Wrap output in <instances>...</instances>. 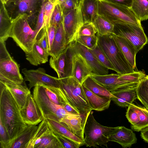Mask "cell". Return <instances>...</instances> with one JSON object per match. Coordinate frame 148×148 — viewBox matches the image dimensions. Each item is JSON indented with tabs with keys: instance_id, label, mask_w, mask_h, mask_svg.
<instances>
[{
	"instance_id": "f6af8a7d",
	"label": "cell",
	"mask_w": 148,
	"mask_h": 148,
	"mask_svg": "<svg viewBox=\"0 0 148 148\" xmlns=\"http://www.w3.org/2000/svg\"><path fill=\"white\" fill-rule=\"evenodd\" d=\"M97 33V31L92 22H84L80 27L77 37L92 36L96 35Z\"/></svg>"
},
{
	"instance_id": "ac0fdd59",
	"label": "cell",
	"mask_w": 148,
	"mask_h": 148,
	"mask_svg": "<svg viewBox=\"0 0 148 148\" xmlns=\"http://www.w3.org/2000/svg\"><path fill=\"white\" fill-rule=\"evenodd\" d=\"M109 141L116 142L123 148H130L137 142V139L132 130L124 126H119L116 132L108 138Z\"/></svg>"
},
{
	"instance_id": "9a60e30c",
	"label": "cell",
	"mask_w": 148,
	"mask_h": 148,
	"mask_svg": "<svg viewBox=\"0 0 148 148\" xmlns=\"http://www.w3.org/2000/svg\"><path fill=\"white\" fill-rule=\"evenodd\" d=\"M24 122L27 125H36L41 122L44 118L33 95H29L25 105L20 110Z\"/></svg>"
},
{
	"instance_id": "4fadbf2b",
	"label": "cell",
	"mask_w": 148,
	"mask_h": 148,
	"mask_svg": "<svg viewBox=\"0 0 148 148\" xmlns=\"http://www.w3.org/2000/svg\"><path fill=\"white\" fill-rule=\"evenodd\" d=\"M0 78L18 84H23L24 79L20 73L19 65L10 55L0 59Z\"/></svg>"
},
{
	"instance_id": "5b68a950",
	"label": "cell",
	"mask_w": 148,
	"mask_h": 148,
	"mask_svg": "<svg viewBox=\"0 0 148 148\" xmlns=\"http://www.w3.org/2000/svg\"><path fill=\"white\" fill-rule=\"evenodd\" d=\"M97 35L98 46L112 64L117 73L125 74L135 71L122 53L112 34L103 36Z\"/></svg>"
},
{
	"instance_id": "d4e9b609",
	"label": "cell",
	"mask_w": 148,
	"mask_h": 148,
	"mask_svg": "<svg viewBox=\"0 0 148 148\" xmlns=\"http://www.w3.org/2000/svg\"><path fill=\"white\" fill-rule=\"evenodd\" d=\"M25 54L26 60L31 64L35 66L47 62L48 57L49 56V54L40 46L37 40L32 50Z\"/></svg>"
},
{
	"instance_id": "4dcf8cb0",
	"label": "cell",
	"mask_w": 148,
	"mask_h": 148,
	"mask_svg": "<svg viewBox=\"0 0 148 148\" xmlns=\"http://www.w3.org/2000/svg\"><path fill=\"white\" fill-rule=\"evenodd\" d=\"M35 148H64V147L58 137L50 129Z\"/></svg>"
},
{
	"instance_id": "1f68e13d",
	"label": "cell",
	"mask_w": 148,
	"mask_h": 148,
	"mask_svg": "<svg viewBox=\"0 0 148 148\" xmlns=\"http://www.w3.org/2000/svg\"><path fill=\"white\" fill-rule=\"evenodd\" d=\"M82 85L99 96L110 98L115 97L110 92L95 81L90 76L86 79Z\"/></svg>"
},
{
	"instance_id": "f1b7e54d",
	"label": "cell",
	"mask_w": 148,
	"mask_h": 148,
	"mask_svg": "<svg viewBox=\"0 0 148 148\" xmlns=\"http://www.w3.org/2000/svg\"><path fill=\"white\" fill-rule=\"evenodd\" d=\"M38 128L36 125H28L14 141L11 148H25Z\"/></svg>"
},
{
	"instance_id": "11a10c76",
	"label": "cell",
	"mask_w": 148,
	"mask_h": 148,
	"mask_svg": "<svg viewBox=\"0 0 148 148\" xmlns=\"http://www.w3.org/2000/svg\"><path fill=\"white\" fill-rule=\"evenodd\" d=\"M13 0H1V3L5 5L10 3Z\"/></svg>"
},
{
	"instance_id": "74e56055",
	"label": "cell",
	"mask_w": 148,
	"mask_h": 148,
	"mask_svg": "<svg viewBox=\"0 0 148 148\" xmlns=\"http://www.w3.org/2000/svg\"><path fill=\"white\" fill-rule=\"evenodd\" d=\"M145 73L142 71H134L125 74H119L118 79L130 83H139L145 76Z\"/></svg>"
},
{
	"instance_id": "cb8c5ba5",
	"label": "cell",
	"mask_w": 148,
	"mask_h": 148,
	"mask_svg": "<svg viewBox=\"0 0 148 148\" xmlns=\"http://www.w3.org/2000/svg\"><path fill=\"white\" fill-rule=\"evenodd\" d=\"M84 22H92L98 14L99 0H79Z\"/></svg>"
},
{
	"instance_id": "5bb4252c",
	"label": "cell",
	"mask_w": 148,
	"mask_h": 148,
	"mask_svg": "<svg viewBox=\"0 0 148 148\" xmlns=\"http://www.w3.org/2000/svg\"><path fill=\"white\" fill-rule=\"evenodd\" d=\"M119 74L105 75H92L91 77L108 91L111 92L127 88L137 87L139 83L123 81L118 79Z\"/></svg>"
},
{
	"instance_id": "7a4b0ae2",
	"label": "cell",
	"mask_w": 148,
	"mask_h": 148,
	"mask_svg": "<svg viewBox=\"0 0 148 148\" xmlns=\"http://www.w3.org/2000/svg\"><path fill=\"white\" fill-rule=\"evenodd\" d=\"M29 16L20 14L12 19L8 34L25 53L31 51L37 39L36 31L30 26L28 20Z\"/></svg>"
},
{
	"instance_id": "7402d4cb",
	"label": "cell",
	"mask_w": 148,
	"mask_h": 148,
	"mask_svg": "<svg viewBox=\"0 0 148 148\" xmlns=\"http://www.w3.org/2000/svg\"><path fill=\"white\" fill-rule=\"evenodd\" d=\"M49 128L56 135L62 136L74 143L78 147L84 145V141L73 134L62 125L50 119H46Z\"/></svg>"
},
{
	"instance_id": "d590c367",
	"label": "cell",
	"mask_w": 148,
	"mask_h": 148,
	"mask_svg": "<svg viewBox=\"0 0 148 148\" xmlns=\"http://www.w3.org/2000/svg\"><path fill=\"white\" fill-rule=\"evenodd\" d=\"M138 114L139 121L132 129L139 132L148 128V109L146 108L134 104Z\"/></svg>"
},
{
	"instance_id": "6f0895ef",
	"label": "cell",
	"mask_w": 148,
	"mask_h": 148,
	"mask_svg": "<svg viewBox=\"0 0 148 148\" xmlns=\"http://www.w3.org/2000/svg\"><path fill=\"white\" fill-rule=\"evenodd\" d=\"M48 1L52 2L53 3H55L57 2L58 0H48Z\"/></svg>"
},
{
	"instance_id": "2e32d148",
	"label": "cell",
	"mask_w": 148,
	"mask_h": 148,
	"mask_svg": "<svg viewBox=\"0 0 148 148\" xmlns=\"http://www.w3.org/2000/svg\"><path fill=\"white\" fill-rule=\"evenodd\" d=\"M87 116L80 114L67 116L60 119L59 122L84 141V129Z\"/></svg>"
},
{
	"instance_id": "44dd1931",
	"label": "cell",
	"mask_w": 148,
	"mask_h": 148,
	"mask_svg": "<svg viewBox=\"0 0 148 148\" xmlns=\"http://www.w3.org/2000/svg\"><path fill=\"white\" fill-rule=\"evenodd\" d=\"M137 87L111 92V93L115 97H112L110 99L116 105L120 107H128L137 98Z\"/></svg>"
},
{
	"instance_id": "484cf974",
	"label": "cell",
	"mask_w": 148,
	"mask_h": 148,
	"mask_svg": "<svg viewBox=\"0 0 148 148\" xmlns=\"http://www.w3.org/2000/svg\"><path fill=\"white\" fill-rule=\"evenodd\" d=\"M37 1L38 0H13L10 3H13L16 16L24 14L30 16L35 12Z\"/></svg>"
},
{
	"instance_id": "ee69618b",
	"label": "cell",
	"mask_w": 148,
	"mask_h": 148,
	"mask_svg": "<svg viewBox=\"0 0 148 148\" xmlns=\"http://www.w3.org/2000/svg\"><path fill=\"white\" fill-rule=\"evenodd\" d=\"M63 19L62 12L59 4L56 3L51 18L50 25L57 28Z\"/></svg>"
},
{
	"instance_id": "9f6ffc18",
	"label": "cell",
	"mask_w": 148,
	"mask_h": 148,
	"mask_svg": "<svg viewBox=\"0 0 148 148\" xmlns=\"http://www.w3.org/2000/svg\"><path fill=\"white\" fill-rule=\"evenodd\" d=\"M66 0H58L57 2L61 5L64 3Z\"/></svg>"
},
{
	"instance_id": "8992f818",
	"label": "cell",
	"mask_w": 148,
	"mask_h": 148,
	"mask_svg": "<svg viewBox=\"0 0 148 148\" xmlns=\"http://www.w3.org/2000/svg\"><path fill=\"white\" fill-rule=\"evenodd\" d=\"M98 14L105 17L113 24L123 22L142 26L141 21L130 7L106 0H99Z\"/></svg>"
},
{
	"instance_id": "83f0119b",
	"label": "cell",
	"mask_w": 148,
	"mask_h": 148,
	"mask_svg": "<svg viewBox=\"0 0 148 148\" xmlns=\"http://www.w3.org/2000/svg\"><path fill=\"white\" fill-rule=\"evenodd\" d=\"M92 23L97 31V35L103 36L113 34L114 25L103 16L98 14Z\"/></svg>"
},
{
	"instance_id": "7bdbcfd3",
	"label": "cell",
	"mask_w": 148,
	"mask_h": 148,
	"mask_svg": "<svg viewBox=\"0 0 148 148\" xmlns=\"http://www.w3.org/2000/svg\"><path fill=\"white\" fill-rule=\"evenodd\" d=\"M126 116L131 123L132 129L133 128L139 121L138 115L134 104L132 103L128 107L126 114Z\"/></svg>"
},
{
	"instance_id": "f546056e",
	"label": "cell",
	"mask_w": 148,
	"mask_h": 148,
	"mask_svg": "<svg viewBox=\"0 0 148 148\" xmlns=\"http://www.w3.org/2000/svg\"><path fill=\"white\" fill-rule=\"evenodd\" d=\"M67 47L58 58L51 56L49 60L50 67L56 72L59 79L66 77L65 69Z\"/></svg>"
},
{
	"instance_id": "7c38bea8",
	"label": "cell",
	"mask_w": 148,
	"mask_h": 148,
	"mask_svg": "<svg viewBox=\"0 0 148 148\" xmlns=\"http://www.w3.org/2000/svg\"><path fill=\"white\" fill-rule=\"evenodd\" d=\"M69 45L84 58L90 67L93 75H105L108 74L109 69L102 65L86 47L76 40Z\"/></svg>"
},
{
	"instance_id": "f907efd6",
	"label": "cell",
	"mask_w": 148,
	"mask_h": 148,
	"mask_svg": "<svg viewBox=\"0 0 148 148\" xmlns=\"http://www.w3.org/2000/svg\"><path fill=\"white\" fill-rule=\"evenodd\" d=\"M56 135L62 143L64 148H78L77 146L71 141L60 135Z\"/></svg>"
},
{
	"instance_id": "603a6c76",
	"label": "cell",
	"mask_w": 148,
	"mask_h": 148,
	"mask_svg": "<svg viewBox=\"0 0 148 148\" xmlns=\"http://www.w3.org/2000/svg\"><path fill=\"white\" fill-rule=\"evenodd\" d=\"M89 104L92 110L101 111L108 109L110 105V98L99 96L82 85Z\"/></svg>"
},
{
	"instance_id": "3957f363",
	"label": "cell",
	"mask_w": 148,
	"mask_h": 148,
	"mask_svg": "<svg viewBox=\"0 0 148 148\" xmlns=\"http://www.w3.org/2000/svg\"><path fill=\"white\" fill-rule=\"evenodd\" d=\"M58 79L60 88L69 103L80 114L87 116L92 110L86 96L82 84L74 77H66Z\"/></svg>"
},
{
	"instance_id": "7dc6e473",
	"label": "cell",
	"mask_w": 148,
	"mask_h": 148,
	"mask_svg": "<svg viewBox=\"0 0 148 148\" xmlns=\"http://www.w3.org/2000/svg\"><path fill=\"white\" fill-rule=\"evenodd\" d=\"M42 30L41 34L37 41L40 46L49 54V50L46 29L44 27Z\"/></svg>"
},
{
	"instance_id": "836d02e7",
	"label": "cell",
	"mask_w": 148,
	"mask_h": 148,
	"mask_svg": "<svg viewBox=\"0 0 148 148\" xmlns=\"http://www.w3.org/2000/svg\"><path fill=\"white\" fill-rule=\"evenodd\" d=\"M131 8L141 21L148 19V1L146 0H132Z\"/></svg>"
},
{
	"instance_id": "b9f144b4",
	"label": "cell",
	"mask_w": 148,
	"mask_h": 148,
	"mask_svg": "<svg viewBox=\"0 0 148 148\" xmlns=\"http://www.w3.org/2000/svg\"><path fill=\"white\" fill-rule=\"evenodd\" d=\"M38 85L42 86L47 97L51 101L55 104L63 106L66 104L69 103L65 102L48 86L43 84Z\"/></svg>"
},
{
	"instance_id": "52a82bcc",
	"label": "cell",
	"mask_w": 148,
	"mask_h": 148,
	"mask_svg": "<svg viewBox=\"0 0 148 148\" xmlns=\"http://www.w3.org/2000/svg\"><path fill=\"white\" fill-rule=\"evenodd\" d=\"M33 95L44 119H50L59 122V120L62 118L75 114L68 112L63 106L55 104L51 101L41 85H37L34 87Z\"/></svg>"
},
{
	"instance_id": "277c9868",
	"label": "cell",
	"mask_w": 148,
	"mask_h": 148,
	"mask_svg": "<svg viewBox=\"0 0 148 148\" xmlns=\"http://www.w3.org/2000/svg\"><path fill=\"white\" fill-rule=\"evenodd\" d=\"M93 113L92 110L87 116L84 129V145L87 147L104 145L108 147V137L116 132L119 126L102 125L96 120Z\"/></svg>"
},
{
	"instance_id": "e575fe53",
	"label": "cell",
	"mask_w": 148,
	"mask_h": 148,
	"mask_svg": "<svg viewBox=\"0 0 148 148\" xmlns=\"http://www.w3.org/2000/svg\"><path fill=\"white\" fill-rule=\"evenodd\" d=\"M137 98L148 109V75L143 78L136 88Z\"/></svg>"
},
{
	"instance_id": "d6a6232c",
	"label": "cell",
	"mask_w": 148,
	"mask_h": 148,
	"mask_svg": "<svg viewBox=\"0 0 148 148\" xmlns=\"http://www.w3.org/2000/svg\"><path fill=\"white\" fill-rule=\"evenodd\" d=\"M50 129L46 119H44L38 126V128L25 148H35L41 141L44 135Z\"/></svg>"
},
{
	"instance_id": "60d3db41",
	"label": "cell",
	"mask_w": 148,
	"mask_h": 148,
	"mask_svg": "<svg viewBox=\"0 0 148 148\" xmlns=\"http://www.w3.org/2000/svg\"><path fill=\"white\" fill-rule=\"evenodd\" d=\"M0 143L1 148H11L12 144L8 132L0 118Z\"/></svg>"
},
{
	"instance_id": "681fc988",
	"label": "cell",
	"mask_w": 148,
	"mask_h": 148,
	"mask_svg": "<svg viewBox=\"0 0 148 148\" xmlns=\"http://www.w3.org/2000/svg\"><path fill=\"white\" fill-rule=\"evenodd\" d=\"M57 29V28L55 26L51 25H50L47 29H46L49 51L51 49L54 40Z\"/></svg>"
},
{
	"instance_id": "4316f807",
	"label": "cell",
	"mask_w": 148,
	"mask_h": 148,
	"mask_svg": "<svg viewBox=\"0 0 148 148\" xmlns=\"http://www.w3.org/2000/svg\"><path fill=\"white\" fill-rule=\"evenodd\" d=\"M12 20L5 5L1 3L0 9V41L5 42L9 38L8 34Z\"/></svg>"
},
{
	"instance_id": "db71d44e",
	"label": "cell",
	"mask_w": 148,
	"mask_h": 148,
	"mask_svg": "<svg viewBox=\"0 0 148 148\" xmlns=\"http://www.w3.org/2000/svg\"><path fill=\"white\" fill-rule=\"evenodd\" d=\"M140 136L145 142L148 143V128L141 131Z\"/></svg>"
},
{
	"instance_id": "ffe728a7",
	"label": "cell",
	"mask_w": 148,
	"mask_h": 148,
	"mask_svg": "<svg viewBox=\"0 0 148 148\" xmlns=\"http://www.w3.org/2000/svg\"><path fill=\"white\" fill-rule=\"evenodd\" d=\"M68 45L62 21L57 28L54 40L49 51V56L58 58Z\"/></svg>"
},
{
	"instance_id": "680465c9",
	"label": "cell",
	"mask_w": 148,
	"mask_h": 148,
	"mask_svg": "<svg viewBox=\"0 0 148 148\" xmlns=\"http://www.w3.org/2000/svg\"><path fill=\"white\" fill-rule=\"evenodd\" d=\"M147 0L148 1V0Z\"/></svg>"
},
{
	"instance_id": "ab89813d",
	"label": "cell",
	"mask_w": 148,
	"mask_h": 148,
	"mask_svg": "<svg viewBox=\"0 0 148 148\" xmlns=\"http://www.w3.org/2000/svg\"><path fill=\"white\" fill-rule=\"evenodd\" d=\"M75 40L90 49H94L98 45V38L97 34L92 36H79Z\"/></svg>"
},
{
	"instance_id": "9c48e42d",
	"label": "cell",
	"mask_w": 148,
	"mask_h": 148,
	"mask_svg": "<svg viewBox=\"0 0 148 148\" xmlns=\"http://www.w3.org/2000/svg\"><path fill=\"white\" fill-rule=\"evenodd\" d=\"M114 25L113 34L125 38L132 43L138 52L148 42L142 27L123 22Z\"/></svg>"
},
{
	"instance_id": "30bf717a",
	"label": "cell",
	"mask_w": 148,
	"mask_h": 148,
	"mask_svg": "<svg viewBox=\"0 0 148 148\" xmlns=\"http://www.w3.org/2000/svg\"><path fill=\"white\" fill-rule=\"evenodd\" d=\"M63 23L68 45L75 40L79 29L84 23L80 7L62 12Z\"/></svg>"
},
{
	"instance_id": "6da1fadb",
	"label": "cell",
	"mask_w": 148,
	"mask_h": 148,
	"mask_svg": "<svg viewBox=\"0 0 148 148\" xmlns=\"http://www.w3.org/2000/svg\"><path fill=\"white\" fill-rule=\"evenodd\" d=\"M0 118L13 144L27 127L21 115L17 103L4 84L0 82Z\"/></svg>"
},
{
	"instance_id": "816d5d0a",
	"label": "cell",
	"mask_w": 148,
	"mask_h": 148,
	"mask_svg": "<svg viewBox=\"0 0 148 148\" xmlns=\"http://www.w3.org/2000/svg\"><path fill=\"white\" fill-rule=\"evenodd\" d=\"M109 2L114 3L123 5L129 7H131L132 0H106Z\"/></svg>"
},
{
	"instance_id": "e0dca14e",
	"label": "cell",
	"mask_w": 148,
	"mask_h": 148,
	"mask_svg": "<svg viewBox=\"0 0 148 148\" xmlns=\"http://www.w3.org/2000/svg\"><path fill=\"white\" fill-rule=\"evenodd\" d=\"M9 91L20 110L24 107L28 95L31 94L30 89L25 85L18 84L5 79L0 78Z\"/></svg>"
},
{
	"instance_id": "8d00e7d4",
	"label": "cell",
	"mask_w": 148,
	"mask_h": 148,
	"mask_svg": "<svg viewBox=\"0 0 148 148\" xmlns=\"http://www.w3.org/2000/svg\"><path fill=\"white\" fill-rule=\"evenodd\" d=\"M90 50L102 65L109 69L116 72L114 67L106 55L100 49L98 45L94 49Z\"/></svg>"
},
{
	"instance_id": "d6986e66",
	"label": "cell",
	"mask_w": 148,
	"mask_h": 148,
	"mask_svg": "<svg viewBox=\"0 0 148 148\" xmlns=\"http://www.w3.org/2000/svg\"><path fill=\"white\" fill-rule=\"evenodd\" d=\"M112 35L126 59L134 70L136 67V57L138 52L136 48L126 39L113 34Z\"/></svg>"
},
{
	"instance_id": "8fae6325",
	"label": "cell",
	"mask_w": 148,
	"mask_h": 148,
	"mask_svg": "<svg viewBox=\"0 0 148 148\" xmlns=\"http://www.w3.org/2000/svg\"><path fill=\"white\" fill-rule=\"evenodd\" d=\"M22 72L24 76V80L29 82L28 86L30 90L39 84L60 88L58 78L47 74L43 68L39 67L36 69L24 68L22 69Z\"/></svg>"
},
{
	"instance_id": "bcb514c9",
	"label": "cell",
	"mask_w": 148,
	"mask_h": 148,
	"mask_svg": "<svg viewBox=\"0 0 148 148\" xmlns=\"http://www.w3.org/2000/svg\"><path fill=\"white\" fill-rule=\"evenodd\" d=\"M44 3V1L43 0L38 15L36 24L34 29L36 34L37 40L41 36L40 32L42 29L43 23V12Z\"/></svg>"
},
{
	"instance_id": "ba28073f",
	"label": "cell",
	"mask_w": 148,
	"mask_h": 148,
	"mask_svg": "<svg viewBox=\"0 0 148 148\" xmlns=\"http://www.w3.org/2000/svg\"><path fill=\"white\" fill-rule=\"evenodd\" d=\"M66 77H74L81 84L93 75L84 58L68 45L66 52L65 69Z\"/></svg>"
},
{
	"instance_id": "f35d334b",
	"label": "cell",
	"mask_w": 148,
	"mask_h": 148,
	"mask_svg": "<svg viewBox=\"0 0 148 148\" xmlns=\"http://www.w3.org/2000/svg\"><path fill=\"white\" fill-rule=\"evenodd\" d=\"M56 3H53L49 1L45 3L42 29L44 27L47 29L50 26L51 17Z\"/></svg>"
},
{
	"instance_id": "f5cc1de1",
	"label": "cell",
	"mask_w": 148,
	"mask_h": 148,
	"mask_svg": "<svg viewBox=\"0 0 148 148\" xmlns=\"http://www.w3.org/2000/svg\"><path fill=\"white\" fill-rule=\"evenodd\" d=\"M64 109L68 112L73 114H80L79 112L75 109L69 103H67L63 106Z\"/></svg>"
},
{
	"instance_id": "c3c4849f",
	"label": "cell",
	"mask_w": 148,
	"mask_h": 148,
	"mask_svg": "<svg viewBox=\"0 0 148 148\" xmlns=\"http://www.w3.org/2000/svg\"><path fill=\"white\" fill-rule=\"evenodd\" d=\"M78 0H66L64 3L60 5L62 12L77 8L79 5Z\"/></svg>"
}]
</instances>
